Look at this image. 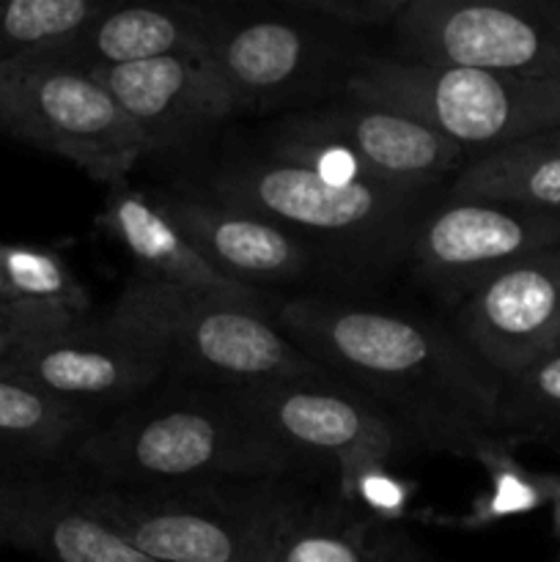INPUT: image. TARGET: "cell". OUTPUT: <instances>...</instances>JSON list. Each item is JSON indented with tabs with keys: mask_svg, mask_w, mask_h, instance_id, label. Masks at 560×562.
<instances>
[{
	"mask_svg": "<svg viewBox=\"0 0 560 562\" xmlns=\"http://www.w3.org/2000/svg\"><path fill=\"white\" fill-rule=\"evenodd\" d=\"M497 428L508 448L560 442V344L500 382Z\"/></svg>",
	"mask_w": 560,
	"mask_h": 562,
	"instance_id": "24",
	"label": "cell"
},
{
	"mask_svg": "<svg viewBox=\"0 0 560 562\" xmlns=\"http://www.w3.org/2000/svg\"><path fill=\"white\" fill-rule=\"evenodd\" d=\"M552 532L560 543V497L555 499V505H552Z\"/></svg>",
	"mask_w": 560,
	"mask_h": 562,
	"instance_id": "30",
	"label": "cell"
},
{
	"mask_svg": "<svg viewBox=\"0 0 560 562\" xmlns=\"http://www.w3.org/2000/svg\"><path fill=\"white\" fill-rule=\"evenodd\" d=\"M108 5L110 0H0V60L58 53Z\"/></svg>",
	"mask_w": 560,
	"mask_h": 562,
	"instance_id": "25",
	"label": "cell"
},
{
	"mask_svg": "<svg viewBox=\"0 0 560 562\" xmlns=\"http://www.w3.org/2000/svg\"><path fill=\"white\" fill-rule=\"evenodd\" d=\"M93 428V412L0 373V477L60 470Z\"/></svg>",
	"mask_w": 560,
	"mask_h": 562,
	"instance_id": "21",
	"label": "cell"
},
{
	"mask_svg": "<svg viewBox=\"0 0 560 562\" xmlns=\"http://www.w3.org/2000/svg\"><path fill=\"white\" fill-rule=\"evenodd\" d=\"M450 198L560 214V130L472 157L453 179Z\"/></svg>",
	"mask_w": 560,
	"mask_h": 562,
	"instance_id": "23",
	"label": "cell"
},
{
	"mask_svg": "<svg viewBox=\"0 0 560 562\" xmlns=\"http://www.w3.org/2000/svg\"><path fill=\"white\" fill-rule=\"evenodd\" d=\"M349 99L399 110L464 151L486 154L560 130V82L404 58H357L344 77Z\"/></svg>",
	"mask_w": 560,
	"mask_h": 562,
	"instance_id": "5",
	"label": "cell"
},
{
	"mask_svg": "<svg viewBox=\"0 0 560 562\" xmlns=\"http://www.w3.org/2000/svg\"><path fill=\"white\" fill-rule=\"evenodd\" d=\"M410 0H291L289 9L300 16L346 27H393Z\"/></svg>",
	"mask_w": 560,
	"mask_h": 562,
	"instance_id": "27",
	"label": "cell"
},
{
	"mask_svg": "<svg viewBox=\"0 0 560 562\" xmlns=\"http://www.w3.org/2000/svg\"><path fill=\"white\" fill-rule=\"evenodd\" d=\"M71 464L99 486L168 492L217 481H267L300 467L291 450L228 398H176L130 409L77 445Z\"/></svg>",
	"mask_w": 560,
	"mask_h": 562,
	"instance_id": "2",
	"label": "cell"
},
{
	"mask_svg": "<svg viewBox=\"0 0 560 562\" xmlns=\"http://www.w3.org/2000/svg\"><path fill=\"white\" fill-rule=\"evenodd\" d=\"M340 492L351 503L366 505L373 514V519L384 521V525H390L404 510L406 499H410V488L390 475V464L362 467L355 475L340 481Z\"/></svg>",
	"mask_w": 560,
	"mask_h": 562,
	"instance_id": "28",
	"label": "cell"
},
{
	"mask_svg": "<svg viewBox=\"0 0 560 562\" xmlns=\"http://www.w3.org/2000/svg\"><path fill=\"white\" fill-rule=\"evenodd\" d=\"M217 22L220 16L203 5L110 3L108 11H102L66 47L36 58H55L82 71H102L168 55L203 53Z\"/></svg>",
	"mask_w": 560,
	"mask_h": 562,
	"instance_id": "19",
	"label": "cell"
},
{
	"mask_svg": "<svg viewBox=\"0 0 560 562\" xmlns=\"http://www.w3.org/2000/svg\"><path fill=\"white\" fill-rule=\"evenodd\" d=\"M157 206L187 245L236 285L261 291L307 278L316 267V250L305 239L217 198L168 195Z\"/></svg>",
	"mask_w": 560,
	"mask_h": 562,
	"instance_id": "16",
	"label": "cell"
},
{
	"mask_svg": "<svg viewBox=\"0 0 560 562\" xmlns=\"http://www.w3.org/2000/svg\"><path fill=\"white\" fill-rule=\"evenodd\" d=\"M0 135L55 154L99 184H124L146 137L115 99L77 66L55 58L0 60Z\"/></svg>",
	"mask_w": 560,
	"mask_h": 562,
	"instance_id": "6",
	"label": "cell"
},
{
	"mask_svg": "<svg viewBox=\"0 0 560 562\" xmlns=\"http://www.w3.org/2000/svg\"><path fill=\"white\" fill-rule=\"evenodd\" d=\"M269 562H423L415 543L393 525L267 503Z\"/></svg>",
	"mask_w": 560,
	"mask_h": 562,
	"instance_id": "20",
	"label": "cell"
},
{
	"mask_svg": "<svg viewBox=\"0 0 560 562\" xmlns=\"http://www.w3.org/2000/svg\"><path fill=\"white\" fill-rule=\"evenodd\" d=\"M88 75L130 115L152 154L192 143L220 121L236 115L206 53L168 55Z\"/></svg>",
	"mask_w": 560,
	"mask_h": 562,
	"instance_id": "14",
	"label": "cell"
},
{
	"mask_svg": "<svg viewBox=\"0 0 560 562\" xmlns=\"http://www.w3.org/2000/svg\"><path fill=\"white\" fill-rule=\"evenodd\" d=\"M168 373L157 351L102 324H77L36 335L16 351L5 376H16L53 398L93 412L121 404Z\"/></svg>",
	"mask_w": 560,
	"mask_h": 562,
	"instance_id": "13",
	"label": "cell"
},
{
	"mask_svg": "<svg viewBox=\"0 0 560 562\" xmlns=\"http://www.w3.org/2000/svg\"><path fill=\"white\" fill-rule=\"evenodd\" d=\"M285 130L338 143L355 154L373 181L382 184L434 190V184L448 176H459L464 168V148L432 126L399 110L357 99L291 119Z\"/></svg>",
	"mask_w": 560,
	"mask_h": 562,
	"instance_id": "15",
	"label": "cell"
},
{
	"mask_svg": "<svg viewBox=\"0 0 560 562\" xmlns=\"http://www.w3.org/2000/svg\"><path fill=\"white\" fill-rule=\"evenodd\" d=\"M560 245V214L450 198L428 209L410 247L415 272L459 305L511 263Z\"/></svg>",
	"mask_w": 560,
	"mask_h": 562,
	"instance_id": "10",
	"label": "cell"
},
{
	"mask_svg": "<svg viewBox=\"0 0 560 562\" xmlns=\"http://www.w3.org/2000/svg\"><path fill=\"white\" fill-rule=\"evenodd\" d=\"M0 547L47 562H154L93 519L60 470L0 477Z\"/></svg>",
	"mask_w": 560,
	"mask_h": 562,
	"instance_id": "17",
	"label": "cell"
},
{
	"mask_svg": "<svg viewBox=\"0 0 560 562\" xmlns=\"http://www.w3.org/2000/svg\"><path fill=\"white\" fill-rule=\"evenodd\" d=\"M80 503L154 562H269L264 499L234 510L198 497L93 486L77 481Z\"/></svg>",
	"mask_w": 560,
	"mask_h": 562,
	"instance_id": "9",
	"label": "cell"
},
{
	"mask_svg": "<svg viewBox=\"0 0 560 562\" xmlns=\"http://www.w3.org/2000/svg\"><path fill=\"white\" fill-rule=\"evenodd\" d=\"M236 113L305 97L333 69L338 44L311 16H220L206 49Z\"/></svg>",
	"mask_w": 560,
	"mask_h": 562,
	"instance_id": "12",
	"label": "cell"
},
{
	"mask_svg": "<svg viewBox=\"0 0 560 562\" xmlns=\"http://www.w3.org/2000/svg\"><path fill=\"white\" fill-rule=\"evenodd\" d=\"M278 329L313 362L377 401L423 448L481 459L505 445L500 382L456 333L388 307L296 296L275 311Z\"/></svg>",
	"mask_w": 560,
	"mask_h": 562,
	"instance_id": "1",
	"label": "cell"
},
{
	"mask_svg": "<svg viewBox=\"0 0 560 562\" xmlns=\"http://www.w3.org/2000/svg\"><path fill=\"white\" fill-rule=\"evenodd\" d=\"M99 225L104 228V234L119 241L121 250L135 263L137 280L181 291V294L267 311L269 302L261 291L236 285L214 272L187 245L184 236L165 217L157 201L146 198L143 192L126 184L110 187V198L99 214Z\"/></svg>",
	"mask_w": 560,
	"mask_h": 562,
	"instance_id": "18",
	"label": "cell"
},
{
	"mask_svg": "<svg viewBox=\"0 0 560 562\" xmlns=\"http://www.w3.org/2000/svg\"><path fill=\"white\" fill-rule=\"evenodd\" d=\"M225 398L300 461H329L340 481L417 448L395 417L333 373L225 390Z\"/></svg>",
	"mask_w": 560,
	"mask_h": 562,
	"instance_id": "8",
	"label": "cell"
},
{
	"mask_svg": "<svg viewBox=\"0 0 560 562\" xmlns=\"http://www.w3.org/2000/svg\"><path fill=\"white\" fill-rule=\"evenodd\" d=\"M395 58L560 82V0H410Z\"/></svg>",
	"mask_w": 560,
	"mask_h": 562,
	"instance_id": "7",
	"label": "cell"
},
{
	"mask_svg": "<svg viewBox=\"0 0 560 562\" xmlns=\"http://www.w3.org/2000/svg\"><path fill=\"white\" fill-rule=\"evenodd\" d=\"M0 311L36 338L86 324L91 296L60 252L0 239Z\"/></svg>",
	"mask_w": 560,
	"mask_h": 562,
	"instance_id": "22",
	"label": "cell"
},
{
	"mask_svg": "<svg viewBox=\"0 0 560 562\" xmlns=\"http://www.w3.org/2000/svg\"><path fill=\"white\" fill-rule=\"evenodd\" d=\"M492 475V488L475 503V514L467 519V527H489L514 516L533 514L544 505H555L560 497V475L530 472L511 456L508 445H494L481 456Z\"/></svg>",
	"mask_w": 560,
	"mask_h": 562,
	"instance_id": "26",
	"label": "cell"
},
{
	"mask_svg": "<svg viewBox=\"0 0 560 562\" xmlns=\"http://www.w3.org/2000/svg\"><path fill=\"white\" fill-rule=\"evenodd\" d=\"M212 198L239 206L355 267H393L410 258L434 190L333 181L302 165L261 157L228 165L212 179Z\"/></svg>",
	"mask_w": 560,
	"mask_h": 562,
	"instance_id": "3",
	"label": "cell"
},
{
	"mask_svg": "<svg viewBox=\"0 0 560 562\" xmlns=\"http://www.w3.org/2000/svg\"><path fill=\"white\" fill-rule=\"evenodd\" d=\"M555 562H560V552H558V558H555Z\"/></svg>",
	"mask_w": 560,
	"mask_h": 562,
	"instance_id": "31",
	"label": "cell"
},
{
	"mask_svg": "<svg viewBox=\"0 0 560 562\" xmlns=\"http://www.w3.org/2000/svg\"><path fill=\"white\" fill-rule=\"evenodd\" d=\"M104 322L157 351L168 371L206 379L223 390L327 373L269 322L267 311L181 294L137 278L121 289Z\"/></svg>",
	"mask_w": 560,
	"mask_h": 562,
	"instance_id": "4",
	"label": "cell"
},
{
	"mask_svg": "<svg viewBox=\"0 0 560 562\" xmlns=\"http://www.w3.org/2000/svg\"><path fill=\"white\" fill-rule=\"evenodd\" d=\"M25 340H31V333L22 329L9 313L0 311V373L9 371V366L14 362L16 351L25 346Z\"/></svg>",
	"mask_w": 560,
	"mask_h": 562,
	"instance_id": "29",
	"label": "cell"
},
{
	"mask_svg": "<svg viewBox=\"0 0 560 562\" xmlns=\"http://www.w3.org/2000/svg\"><path fill=\"white\" fill-rule=\"evenodd\" d=\"M456 335L500 379L560 344V245L538 250L456 305Z\"/></svg>",
	"mask_w": 560,
	"mask_h": 562,
	"instance_id": "11",
	"label": "cell"
}]
</instances>
